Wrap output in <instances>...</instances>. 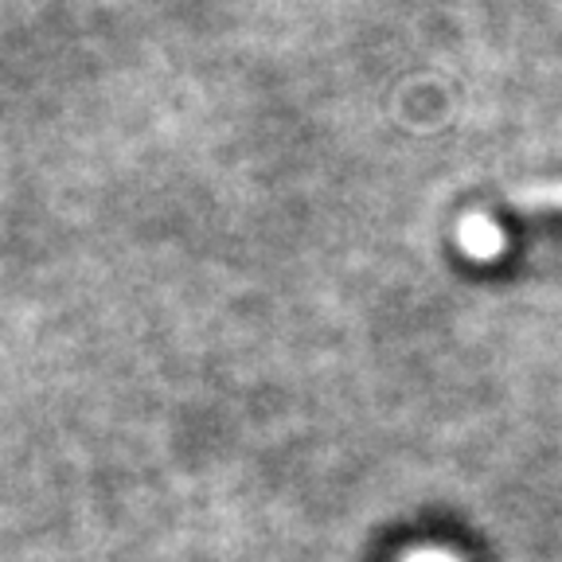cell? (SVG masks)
Instances as JSON below:
<instances>
[{
  "mask_svg": "<svg viewBox=\"0 0 562 562\" xmlns=\"http://www.w3.org/2000/svg\"><path fill=\"white\" fill-rule=\"evenodd\" d=\"M418 562H453V559H438V554H422Z\"/></svg>",
  "mask_w": 562,
  "mask_h": 562,
  "instance_id": "cell-1",
  "label": "cell"
}]
</instances>
